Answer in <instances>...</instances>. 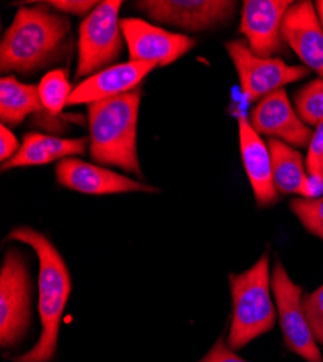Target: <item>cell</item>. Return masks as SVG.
Masks as SVG:
<instances>
[{
	"instance_id": "1",
	"label": "cell",
	"mask_w": 323,
	"mask_h": 362,
	"mask_svg": "<svg viewBox=\"0 0 323 362\" xmlns=\"http://www.w3.org/2000/svg\"><path fill=\"white\" fill-rule=\"evenodd\" d=\"M70 22L47 4L22 6L0 42L2 73H34L55 58L69 40Z\"/></svg>"
},
{
	"instance_id": "2",
	"label": "cell",
	"mask_w": 323,
	"mask_h": 362,
	"mask_svg": "<svg viewBox=\"0 0 323 362\" xmlns=\"http://www.w3.org/2000/svg\"><path fill=\"white\" fill-rule=\"evenodd\" d=\"M9 238L34 248L38 255V310L42 326L38 344L29 352L13 358V362H49L57 351L58 332L71 291L69 268L61 254L41 232L19 226L9 233Z\"/></svg>"
},
{
	"instance_id": "3",
	"label": "cell",
	"mask_w": 323,
	"mask_h": 362,
	"mask_svg": "<svg viewBox=\"0 0 323 362\" xmlns=\"http://www.w3.org/2000/svg\"><path fill=\"white\" fill-rule=\"evenodd\" d=\"M139 103L141 93L134 90L87 105L89 151L93 161L142 177L136 148Z\"/></svg>"
},
{
	"instance_id": "4",
	"label": "cell",
	"mask_w": 323,
	"mask_h": 362,
	"mask_svg": "<svg viewBox=\"0 0 323 362\" xmlns=\"http://www.w3.org/2000/svg\"><path fill=\"white\" fill-rule=\"evenodd\" d=\"M233 313L228 344L230 349H241L251 341L270 332L276 323V310L270 296L269 255L242 274H230Z\"/></svg>"
},
{
	"instance_id": "5",
	"label": "cell",
	"mask_w": 323,
	"mask_h": 362,
	"mask_svg": "<svg viewBox=\"0 0 323 362\" xmlns=\"http://www.w3.org/2000/svg\"><path fill=\"white\" fill-rule=\"evenodd\" d=\"M121 0H105L87 15L78 28V62L76 78H89L110 67L122 52L124 34Z\"/></svg>"
},
{
	"instance_id": "6",
	"label": "cell",
	"mask_w": 323,
	"mask_h": 362,
	"mask_svg": "<svg viewBox=\"0 0 323 362\" xmlns=\"http://www.w3.org/2000/svg\"><path fill=\"white\" fill-rule=\"evenodd\" d=\"M31 320V280L18 250H9L0 271V344H19Z\"/></svg>"
},
{
	"instance_id": "7",
	"label": "cell",
	"mask_w": 323,
	"mask_h": 362,
	"mask_svg": "<svg viewBox=\"0 0 323 362\" xmlns=\"http://www.w3.org/2000/svg\"><path fill=\"white\" fill-rule=\"evenodd\" d=\"M226 49L237 69L242 93L249 102L264 99L309 74V69L305 66H288L276 57L255 55L242 40L228 42Z\"/></svg>"
},
{
	"instance_id": "8",
	"label": "cell",
	"mask_w": 323,
	"mask_h": 362,
	"mask_svg": "<svg viewBox=\"0 0 323 362\" xmlns=\"http://www.w3.org/2000/svg\"><path fill=\"white\" fill-rule=\"evenodd\" d=\"M271 287L276 294L278 319L286 346L291 352L305 358L307 362H323L303 312V291L296 283H293L281 262H276L274 265Z\"/></svg>"
},
{
	"instance_id": "9",
	"label": "cell",
	"mask_w": 323,
	"mask_h": 362,
	"mask_svg": "<svg viewBox=\"0 0 323 362\" xmlns=\"http://www.w3.org/2000/svg\"><path fill=\"white\" fill-rule=\"evenodd\" d=\"M135 6L150 19L182 28L184 31H206L228 22L237 2L228 0H143Z\"/></svg>"
},
{
	"instance_id": "10",
	"label": "cell",
	"mask_w": 323,
	"mask_h": 362,
	"mask_svg": "<svg viewBox=\"0 0 323 362\" xmlns=\"http://www.w3.org/2000/svg\"><path fill=\"white\" fill-rule=\"evenodd\" d=\"M121 28L132 62L155 67L172 64L196 45L193 38L167 31L141 18H124Z\"/></svg>"
},
{
	"instance_id": "11",
	"label": "cell",
	"mask_w": 323,
	"mask_h": 362,
	"mask_svg": "<svg viewBox=\"0 0 323 362\" xmlns=\"http://www.w3.org/2000/svg\"><path fill=\"white\" fill-rule=\"evenodd\" d=\"M55 177L61 186L84 194L100 196L135 192H157V189L153 186H146L109 168L86 163L74 157L66 158L57 164Z\"/></svg>"
},
{
	"instance_id": "12",
	"label": "cell",
	"mask_w": 323,
	"mask_h": 362,
	"mask_svg": "<svg viewBox=\"0 0 323 362\" xmlns=\"http://www.w3.org/2000/svg\"><path fill=\"white\" fill-rule=\"evenodd\" d=\"M291 5L290 0H245L240 31L255 55L270 58L283 51L281 23Z\"/></svg>"
},
{
	"instance_id": "13",
	"label": "cell",
	"mask_w": 323,
	"mask_h": 362,
	"mask_svg": "<svg viewBox=\"0 0 323 362\" xmlns=\"http://www.w3.org/2000/svg\"><path fill=\"white\" fill-rule=\"evenodd\" d=\"M251 127L259 135L276 136L290 146H307L313 132L293 109L284 88L258 102L251 113Z\"/></svg>"
},
{
	"instance_id": "14",
	"label": "cell",
	"mask_w": 323,
	"mask_h": 362,
	"mask_svg": "<svg viewBox=\"0 0 323 362\" xmlns=\"http://www.w3.org/2000/svg\"><path fill=\"white\" fill-rule=\"evenodd\" d=\"M281 37L307 69L323 78V28L312 2L293 4L284 15Z\"/></svg>"
},
{
	"instance_id": "15",
	"label": "cell",
	"mask_w": 323,
	"mask_h": 362,
	"mask_svg": "<svg viewBox=\"0 0 323 362\" xmlns=\"http://www.w3.org/2000/svg\"><path fill=\"white\" fill-rule=\"evenodd\" d=\"M154 69V64L132 59L128 63L106 67L74 87L69 106L90 105L131 93Z\"/></svg>"
},
{
	"instance_id": "16",
	"label": "cell",
	"mask_w": 323,
	"mask_h": 362,
	"mask_svg": "<svg viewBox=\"0 0 323 362\" xmlns=\"http://www.w3.org/2000/svg\"><path fill=\"white\" fill-rule=\"evenodd\" d=\"M241 158L259 206H267L278 199L273 178V165L269 144L264 142L245 116L238 117Z\"/></svg>"
},
{
	"instance_id": "17",
	"label": "cell",
	"mask_w": 323,
	"mask_h": 362,
	"mask_svg": "<svg viewBox=\"0 0 323 362\" xmlns=\"http://www.w3.org/2000/svg\"><path fill=\"white\" fill-rule=\"evenodd\" d=\"M89 145L87 138H58L38 132H28L20 144L18 154L2 164V170L19 167H37L54 161H63L74 156H83Z\"/></svg>"
},
{
	"instance_id": "18",
	"label": "cell",
	"mask_w": 323,
	"mask_h": 362,
	"mask_svg": "<svg viewBox=\"0 0 323 362\" xmlns=\"http://www.w3.org/2000/svg\"><path fill=\"white\" fill-rule=\"evenodd\" d=\"M44 110L40 88L35 84L20 83L13 76L0 80V119L2 125H19L25 117Z\"/></svg>"
},
{
	"instance_id": "19",
	"label": "cell",
	"mask_w": 323,
	"mask_h": 362,
	"mask_svg": "<svg viewBox=\"0 0 323 362\" xmlns=\"http://www.w3.org/2000/svg\"><path fill=\"white\" fill-rule=\"evenodd\" d=\"M269 149L271 156L273 178L277 192L283 194H300L306 180L303 157L291 148L288 144L280 139H270Z\"/></svg>"
},
{
	"instance_id": "20",
	"label": "cell",
	"mask_w": 323,
	"mask_h": 362,
	"mask_svg": "<svg viewBox=\"0 0 323 362\" xmlns=\"http://www.w3.org/2000/svg\"><path fill=\"white\" fill-rule=\"evenodd\" d=\"M40 88V99L42 107L48 115L57 116L63 112L66 106H69L70 96L73 93L71 84L64 70L58 69L52 70L41 78L38 84Z\"/></svg>"
},
{
	"instance_id": "21",
	"label": "cell",
	"mask_w": 323,
	"mask_h": 362,
	"mask_svg": "<svg viewBox=\"0 0 323 362\" xmlns=\"http://www.w3.org/2000/svg\"><path fill=\"white\" fill-rule=\"evenodd\" d=\"M299 117L307 127L323 124V78H316L300 88L295 98Z\"/></svg>"
},
{
	"instance_id": "22",
	"label": "cell",
	"mask_w": 323,
	"mask_h": 362,
	"mask_svg": "<svg viewBox=\"0 0 323 362\" xmlns=\"http://www.w3.org/2000/svg\"><path fill=\"white\" fill-rule=\"evenodd\" d=\"M303 226L313 235L323 239V197L320 199H296L290 204Z\"/></svg>"
},
{
	"instance_id": "23",
	"label": "cell",
	"mask_w": 323,
	"mask_h": 362,
	"mask_svg": "<svg viewBox=\"0 0 323 362\" xmlns=\"http://www.w3.org/2000/svg\"><path fill=\"white\" fill-rule=\"evenodd\" d=\"M302 306L316 342L323 345V286L303 296Z\"/></svg>"
},
{
	"instance_id": "24",
	"label": "cell",
	"mask_w": 323,
	"mask_h": 362,
	"mask_svg": "<svg viewBox=\"0 0 323 362\" xmlns=\"http://www.w3.org/2000/svg\"><path fill=\"white\" fill-rule=\"evenodd\" d=\"M306 168L312 175H322L323 170V124L316 127V131L312 135L307 158H306Z\"/></svg>"
},
{
	"instance_id": "25",
	"label": "cell",
	"mask_w": 323,
	"mask_h": 362,
	"mask_svg": "<svg viewBox=\"0 0 323 362\" xmlns=\"http://www.w3.org/2000/svg\"><path fill=\"white\" fill-rule=\"evenodd\" d=\"M48 6H52L60 13L87 16L99 5V2H90V0H51L45 2Z\"/></svg>"
},
{
	"instance_id": "26",
	"label": "cell",
	"mask_w": 323,
	"mask_h": 362,
	"mask_svg": "<svg viewBox=\"0 0 323 362\" xmlns=\"http://www.w3.org/2000/svg\"><path fill=\"white\" fill-rule=\"evenodd\" d=\"M199 362H247V361L240 358L229 346H226L223 339L221 338L213 345V348L208 352V355L203 359H200Z\"/></svg>"
},
{
	"instance_id": "27",
	"label": "cell",
	"mask_w": 323,
	"mask_h": 362,
	"mask_svg": "<svg viewBox=\"0 0 323 362\" xmlns=\"http://www.w3.org/2000/svg\"><path fill=\"white\" fill-rule=\"evenodd\" d=\"M19 148L20 144L18 138L6 128V125L0 127V160H2V164L15 157Z\"/></svg>"
},
{
	"instance_id": "28",
	"label": "cell",
	"mask_w": 323,
	"mask_h": 362,
	"mask_svg": "<svg viewBox=\"0 0 323 362\" xmlns=\"http://www.w3.org/2000/svg\"><path fill=\"white\" fill-rule=\"evenodd\" d=\"M300 194L303 196V199H320V196L323 194V177L309 174L305 180Z\"/></svg>"
},
{
	"instance_id": "29",
	"label": "cell",
	"mask_w": 323,
	"mask_h": 362,
	"mask_svg": "<svg viewBox=\"0 0 323 362\" xmlns=\"http://www.w3.org/2000/svg\"><path fill=\"white\" fill-rule=\"evenodd\" d=\"M316 12H317L319 21H320L322 28H323V0H319V2H316Z\"/></svg>"
},
{
	"instance_id": "30",
	"label": "cell",
	"mask_w": 323,
	"mask_h": 362,
	"mask_svg": "<svg viewBox=\"0 0 323 362\" xmlns=\"http://www.w3.org/2000/svg\"><path fill=\"white\" fill-rule=\"evenodd\" d=\"M322 177H323V170H322Z\"/></svg>"
}]
</instances>
